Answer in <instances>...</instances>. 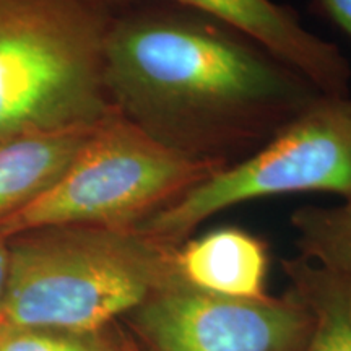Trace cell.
Masks as SVG:
<instances>
[{"label": "cell", "mask_w": 351, "mask_h": 351, "mask_svg": "<svg viewBox=\"0 0 351 351\" xmlns=\"http://www.w3.org/2000/svg\"><path fill=\"white\" fill-rule=\"evenodd\" d=\"M114 16L109 0H0V138L116 111L104 82Z\"/></svg>", "instance_id": "cell-3"}, {"label": "cell", "mask_w": 351, "mask_h": 351, "mask_svg": "<svg viewBox=\"0 0 351 351\" xmlns=\"http://www.w3.org/2000/svg\"><path fill=\"white\" fill-rule=\"evenodd\" d=\"M327 192L351 197V98L320 95L261 150L197 184L135 226L181 245L200 223L244 202Z\"/></svg>", "instance_id": "cell-5"}, {"label": "cell", "mask_w": 351, "mask_h": 351, "mask_svg": "<svg viewBox=\"0 0 351 351\" xmlns=\"http://www.w3.org/2000/svg\"><path fill=\"white\" fill-rule=\"evenodd\" d=\"M174 267L187 287L232 300L267 298L269 254L257 236L219 228L176 247Z\"/></svg>", "instance_id": "cell-8"}, {"label": "cell", "mask_w": 351, "mask_h": 351, "mask_svg": "<svg viewBox=\"0 0 351 351\" xmlns=\"http://www.w3.org/2000/svg\"><path fill=\"white\" fill-rule=\"evenodd\" d=\"M0 351H109V348L85 335L39 328H7L0 330Z\"/></svg>", "instance_id": "cell-12"}, {"label": "cell", "mask_w": 351, "mask_h": 351, "mask_svg": "<svg viewBox=\"0 0 351 351\" xmlns=\"http://www.w3.org/2000/svg\"><path fill=\"white\" fill-rule=\"evenodd\" d=\"M293 293L304 302L311 328L300 351H351V278L306 261L287 265Z\"/></svg>", "instance_id": "cell-10"}, {"label": "cell", "mask_w": 351, "mask_h": 351, "mask_svg": "<svg viewBox=\"0 0 351 351\" xmlns=\"http://www.w3.org/2000/svg\"><path fill=\"white\" fill-rule=\"evenodd\" d=\"M219 169L169 150L114 111L44 194L0 219V236L57 226L134 230Z\"/></svg>", "instance_id": "cell-4"}, {"label": "cell", "mask_w": 351, "mask_h": 351, "mask_svg": "<svg viewBox=\"0 0 351 351\" xmlns=\"http://www.w3.org/2000/svg\"><path fill=\"white\" fill-rule=\"evenodd\" d=\"M330 19L351 36V0H320Z\"/></svg>", "instance_id": "cell-13"}, {"label": "cell", "mask_w": 351, "mask_h": 351, "mask_svg": "<svg viewBox=\"0 0 351 351\" xmlns=\"http://www.w3.org/2000/svg\"><path fill=\"white\" fill-rule=\"evenodd\" d=\"M143 2L114 16L104 82L121 116L181 156L239 163L322 95L230 26L176 3Z\"/></svg>", "instance_id": "cell-1"}, {"label": "cell", "mask_w": 351, "mask_h": 351, "mask_svg": "<svg viewBox=\"0 0 351 351\" xmlns=\"http://www.w3.org/2000/svg\"><path fill=\"white\" fill-rule=\"evenodd\" d=\"M8 276V241L0 236V328H2L3 298H5Z\"/></svg>", "instance_id": "cell-14"}, {"label": "cell", "mask_w": 351, "mask_h": 351, "mask_svg": "<svg viewBox=\"0 0 351 351\" xmlns=\"http://www.w3.org/2000/svg\"><path fill=\"white\" fill-rule=\"evenodd\" d=\"M98 124L29 130L0 138V219L44 194L65 173Z\"/></svg>", "instance_id": "cell-9"}, {"label": "cell", "mask_w": 351, "mask_h": 351, "mask_svg": "<svg viewBox=\"0 0 351 351\" xmlns=\"http://www.w3.org/2000/svg\"><path fill=\"white\" fill-rule=\"evenodd\" d=\"M132 3L142 0H109ZM195 10L230 26L313 83L322 95L346 96L351 70L335 44L304 28L296 15L274 0H161Z\"/></svg>", "instance_id": "cell-7"}, {"label": "cell", "mask_w": 351, "mask_h": 351, "mask_svg": "<svg viewBox=\"0 0 351 351\" xmlns=\"http://www.w3.org/2000/svg\"><path fill=\"white\" fill-rule=\"evenodd\" d=\"M8 241L2 328L90 337L181 282L174 245L137 230L43 228Z\"/></svg>", "instance_id": "cell-2"}, {"label": "cell", "mask_w": 351, "mask_h": 351, "mask_svg": "<svg viewBox=\"0 0 351 351\" xmlns=\"http://www.w3.org/2000/svg\"><path fill=\"white\" fill-rule=\"evenodd\" d=\"M135 327L152 351H300L311 315L293 291L232 300L176 282L135 309Z\"/></svg>", "instance_id": "cell-6"}, {"label": "cell", "mask_w": 351, "mask_h": 351, "mask_svg": "<svg viewBox=\"0 0 351 351\" xmlns=\"http://www.w3.org/2000/svg\"><path fill=\"white\" fill-rule=\"evenodd\" d=\"M116 351H142V350H140L135 343H132L130 340H124L119 346H117Z\"/></svg>", "instance_id": "cell-15"}, {"label": "cell", "mask_w": 351, "mask_h": 351, "mask_svg": "<svg viewBox=\"0 0 351 351\" xmlns=\"http://www.w3.org/2000/svg\"><path fill=\"white\" fill-rule=\"evenodd\" d=\"M302 261L351 278V197L339 207H307L293 213Z\"/></svg>", "instance_id": "cell-11"}]
</instances>
